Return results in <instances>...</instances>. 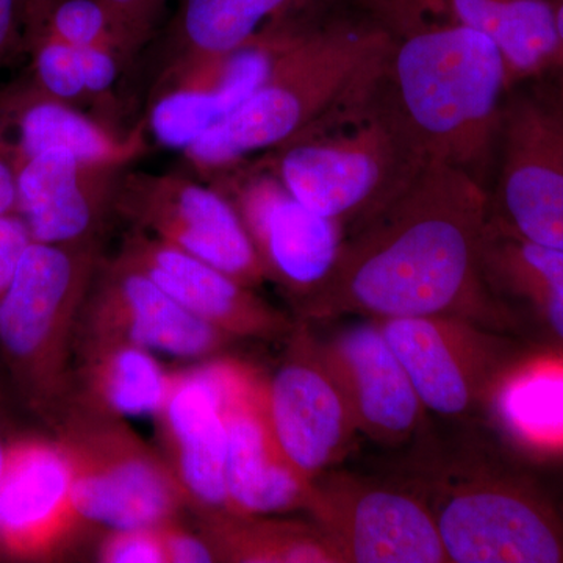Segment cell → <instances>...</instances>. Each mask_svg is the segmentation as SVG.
Instances as JSON below:
<instances>
[{
  "mask_svg": "<svg viewBox=\"0 0 563 563\" xmlns=\"http://www.w3.org/2000/svg\"><path fill=\"white\" fill-rule=\"evenodd\" d=\"M448 13L501 51L510 85L542 73L555 51L551 0H443Z\"/></svg>",
  "mask_w": 563,
  "mask_h": 563,
  "instance_id": "27",
  "label": "cell"
},
{
  "mask_svg": "<svg viewBox=\"0 0 563 563\" xmlns=\"http://www.w3.org/2000/svg\"><path fill=\"white\" fill-rule=\"evenodd\" d=\"M77 51L84 69L88 107L95 110L99 121L118 131L117 114L120 103L117 98V84L128 63L120 52L110 47H85Z\"/></svg>",
  "mask_w": 563,
  "mask_h": 563,
  "instance_id": "31",
  "label": "cell"
},
{
  "mask_svg": "<svg viewBox=\"0 0 563 563\" xmlns=\"http://www.w3.org/2000/svg\"><path fill=\"white\" fill-rule=\"evenodd\" d=\"M231 336L188 312L147 274L114 257L102 261L81 309L76 342L129 343L152 352L210 361Z\"/></svg>",
  "mask_w": 563,
  "mask_h": 563,
  "instance_id": "15",
  "label": "cell"
},
{
  "mask_svg": "<svg viewBox=\"0 0 563 563\" xmlns=\"http://www.w3.org/2000/svg\"><path fill=\"white\" fill-rule=\"evenodd\" d=\"M10 443L7 442L2 431H0V490H2L3 473H5L7 455H9Z\"/></svg>",
  "mask_w": 563,
  "mask_h": 563,
  "instance_id": "41",
  "label": "cell"
},
{
  "mask_svg": "<svg viewBox=\"0 0 563 563\" xmlns=\"http://www.w3.org/2000/svg\"><path fill=\"white\" fill-rule=\"evenodd\" d=\"M51 421L68 454L81 525L157 528L187 507L162 454L125 418L68 396Z\"/></svg>",
  "mask_w": 563,
  "mask_h": 563,
  "instance_id": "6",
  "label": "cell"
},
{
  "mask_svg": "<svg viewBox=\"0 0 563 563\" xmlns=\"http://www.w3.org/2000/svg\"><path fill=\"white\" fill-rule=\"evenodd\" d=\"M393 36L374 13L358 14L292 44L228 120L187 147L203 179L284 146L384 79Z\"/></svg>",
  "mask_w": 563,
  "mask_h": 563,
  "instance_id": "3",
  "label": "cell"
},
{
  "mask_svg": "<svg viewBox=\"0 0 563 563\" xmlns=\"http://www.w3.org/2000/svg\"><path fill=\"white\" fill-rule=\"evenodd\" d=\"M32 242L27 224L20 214H0V296L9 287L22 255Z\"/></svg>",
  "mask_w": 563,
  "mask_h": 563,
  "instance_id": "36",
  "label": "cell"
},
{
  "mask_svg": "<svg viewBox=\"0 0 563 563\" xmlns=\"http://www.w3.org/2000/svg\"><path fill=\"white\" fill-rule=\"evenodd\" d=\"M74 350L79 369L68 396L121 418L155 417L162 409L173 374L154 352L129 343H84Z\"/></svg>",
  "mask_w": 563,
  "mask_h": 563,
  "instance_id": "25",
  "label": "cell"
},
{
  "mask_svg": "<svg viewBox=\"0 0 563 563\" xmlns=\"http://www.w3.org/2000/svg\"><path fill=\"white\" fill-rule=\"evenodd\" d=\"M432 0H373L374 9L379 13H396L415 7H422Z\"/></svg>",
  "mask_w": 563,
  "mask_h": 563,
  "instance_id": "40",
  "label": "cell"
},
{
  "mask_svg": "<svg viewBox=\"0 0 563 563\" xmlns=\"http://www.w3.org/2000/svg\"><path fill=\"white\" fill-rule=\"evenodd\" d=\"M225 512L272 515L306 509L312 481L285 461L265 410V377L225 358Z\"/></svg>",
  "mask_w": 563,
  "mask_h": 563,
  "instance_id": "17",
  "label": "cell"
},
{
  "mask_svg": "<svg viewBox=\"0 0 563 563\" xmlns=\"http://www.w3.org/2000/svg\"><path fill=\"white\" fill-rule=\"evenodd\" d=\"M139 55L157 36L165 0H99Z\"/></svg>",
  "mask_w": 563,
  "mask_h": 563,
  "instance_id": "33",
  "label": "cell"
},
{
  "mask_svg": "<svg viewBox=\"0 0 563 563\" xmlns=\"http://www.w3.org/2000/svg\"><path fill=\"white\" fill-rule=\"evenodd\" d=\"M131 166L85 162L63 152H43L20 163L16 213L33 242L99 243L118 188Z\"/></svg>",
  "mask_w": 563,
  "mask_h": 563,
  "instance_id": "20",
  "label": "cell"
},
{
  "mask_svg": "<svg viewBox=\"0 0 563 563\" xmlns=\"http://www.w3.org/2000/svg\"><path fill=\"white\" fill-rule=\"evenodd\" d=\"M199 525L217 562L340 563L331 540L313 521L217 512L199 515Z\"/></svg>",
  "mask_w": 563,
  "mask_h": 563,
  "instance_id": "28",
  "label": "cell"
},
{
  "mask_svg": "<svg viewBox=\"0 0 563 563\" xmlns=\"http://www.w3.org/2000/svg\"><path fill=\"white\" fill-rule=\"evenodd\" d=\"M492 179V220L563 251L562 70L548 68L507 88Z\"/></svg>",
  "mask_w": 563,
  "mask_h": 563,
  "instance_id": "7",
  "label": "cell"
},
{
  "mask_svg": "<svg viewBox=\"0 0 563 563\" xmlns=\"http://www.w3.org/2000/svg\"><path fill=\"white\" fill-rule=\"evenodd\" d=\"M203 180L235 207L265 279L285 292L298 313L335 268L344 242L342 225L303 206L252 158Z\"/></svg>",
  "mask_w": 563,
  "mask_h": 563,
  "instance_id": "9",
  "label": "cell"
},
{
  "mask_svg": "<svg viewBox=\"0 0 563 563\" xmlns=\"http://www.w3.org/2000/svg\"><path fill=\"white\" fill-rule=\"evenodd\" d=\"M225 358H210L173 374L168 396L155 415L162 457L185 506L196 514L225 512Z\"/></svg>",
  "mask_w": 563,
  "mask_h": 563,
  "instance_id": "16",
  "label": "cell"
},
{
  "mask_svg": "<svg viewBox=\"0 0 563 563\" xmlns=\"http://www.w3.org/2000/svg\"><path fill=\"white\" fill-rule=\"evenodd\" d=\"M424 410L462 418L490 406L504 374L523 352L507 333L459 317L376 321Z\"/></svg>",
  "mask_w": 563,
  "mask_h": 563,
  "instance_id": "10",
  "label": "cell"
},
{
  "mask_svg": "<svg viewBox=\"0 0 563 563\" xmlns=\"http://www.w3.org/2000/svg\"><path fill=\"white\" fill-rule=\"evenodd\" d=\"M43 33L76 49L110 47L120 52L128 65L136 57L120 25L99 0H54Z\"/></svg>",
  "mask_w": 563,
  "mask_h": 563,
  "instance_id": "29",
  "label": "cell"
},
{
  "mask_svg": "<svg viewBox=\"0 0 563 563\" xmlns=\"http://www.w3.org/2000/svg\"><path fill=\"white\" fill-rule=\"evenodd\" d=\"M114 211L136 231L209 263L247 287L266 280L242 218L207 180L129 168L122 174Z\"/></svg>",
  "mask_w": 563,
  "mask_h": 563,
  "instance_id": "11",
  "label": "cell"
},
{
  "mask_svg": "<svg viewBox=\"0 0 563 563\" xmlns=\"http://www.w3.org/2000/svg\"><path fill=\"white\" fill-rule=\"evenodd\" d=\"M20 163L43 152H63L85 162L131 166L147 151L143 122L121 133L79 107L57 101L24 80L7 85Z\"/></svg>",
  "mask_w": 563,
  "mask_h": 563,
  "instance_id": "23",
  "label": "cell"
},
{
  "mask_svg": "<svg viewBox=\"0 0 563 563\" xmlns=\"http://www.w3.org/2000/svg\"><path fill=\"white\" fill-rule=\"evenodd\" d=\"M24 52L21 0H0V66Z\"/></svg>",
  "mask_w": 563,
  "mask_h": 563,
  "instance_id": "37",
  "label": "cell"
},
{
  "mask_svg": "<svg viewBox=\"0 0 563 563\" xmlns=\"http://www.w3.org/2000/svg\"><path fill=\"white\" fill-rule=\"evenodd\" d=\"M483 262L492 295L518 329L531 320L563 351V251L521 239L490 218Z\"/></svg>",
  "mask_w": 563,
  "mask_h": 563,
  "instance_id": "24",
  "label": "cell"
},
{
  "mask_svg": "<svg viewBox=\"0 0 563 563\" xmlns=\"http://www.w3.org/2000/svg\"><path fill=\"white\" fill-rule=\"evenodd\" d=\"M346 233L395 201L429 161L384 79L312 131L252 157Z\"/></svg>",
  "mask_w": 563,
  "mask_h": 563,
  "instance_id": "4",
  "label": "cell"
},
{
  "mask_svg": "<svg viewBox=\"0 0 563 563\" xmlns=\"http://www.w3.org/2000/svg\"><path fill=\"white\" fill-rule=\"evenodd\" d=\"M340 563H448L422 496L343 473L312 481L306 506Z\"/></svg>",
  "mask_w": 563,
  "mask_h": 563,
  "instance_id": "12",
  "label": "cell"
},
{
  "mask_svg": "<svg viewBox=\"0 0 563 563\" xmlns=\"http://www.w3.org/2000/svg\"><path fill=\"white\" fill-rule=\"evenodd\" d=\"M103 563H166L157 528L109 529L98 547Z\"/></svg>",
  "mask_w": 563,
  "mask_h": 563,
  "instance_id": "32",
  "label": "cell"
},
{
  "mask_svg": "<svg viewBox=\"0 0 563 563\" xmlns=\"http://www.w3.org/2000/svg\"><path fill=\"white\" fill-rule=\"evenodd\" d=\"M102 261L99 243L32 242L0 296V351L24 398L49 420L73 387L77 324Z\"/></svg>",
  "mask_w": 563,
  "mask_h": 563,
  "instance_id": "5",
  "label": "cell"
},
{
  "mask_svg": "<svg viewBox=\"0 0 563 563\" xmlns=\"http://www.w3.org/2000/svg\"><path fill=\"white\" fill-rule=\"evenodd\" d=\"M18 172L20 157L7 90L3 87L0 88V214L16 213Z\"/></svg>",
  "mask_w": 563,
  "mask_h": 563,
  "instance_id": "34",
  "label": "cell"
},
{
  "mask_svg": "<svg viewBox=\"0 0 563 563\" xmlns=\"http://www.w3.org/2000/svg\"><path fill=\"white\" fill-rule=\"evenodd\" d=\"M318 350L342 388L358 432L396 444L417 431L424 407L376 321L346 325L318 342Z\"/></svg>",
  "mask_w": 563,
  "mask_h": 563,
  "instance_id": "21",
  "label": "cell"
},
{
  "mask_svg": "<svg viewBox=\"0 0 563 563\" xmlns=\"http://www.w3.org/2000/svg\"><path fill=\"white\" fill-rule=\"evenodd\" d=\"M488 188L429 162L401 196L346 233L335 268L298 320L459 317L518 331L484 276Z\"/></svg>",
  "mask_w": 563,
  "mask_h": 563,
  "instance_id": "1",
  "label": "cell"
},
{
  "mask_svg": "<svg viewBox=\"0 0 563 563\" xmlns=\"http://www.w3.org/2000/svg\"><path fill=\"white\" fill-rule=\"evenodd\" d=\"M422 496L448 563H563V517L512 474H451Z\"/></svg>",
  "mask_w": 563,
  "mask_h": 563,
  "instance_id": "8",
  "label": "cell"
},
{
  "mask_svg": "<svg viewBox=\"0 0 563 563\" xmlns=\"http://www.w3.org/2000/svg\"><path fill=\"white\" fill-rule=\"evenodd\" d=\"M385 85L429 162L487 187L507 80L501 51L444 5L391 29Z\"/></svg>",
  "mask_w": 563,
  "mask_h": 563,
  "instance_id": "2",
  "label": "cell"
},
{
  "mask_svg": "<svg viewBox=\"0 0 563 563\" xmlns=\"http://www.w3.org/2000/svg\"><path fill=\"white\" fill-rule=\"evenodd\" d=\"M512 442L537 455L563 454V351L521 354L490 406Z\"/></svg>",
  "mask_w": 563,
  "mask_h": 563,
  "instance_id": "26",
  "label": "cell"
},
{
  "mask_svg": "<svg viewBox=\"0 0 563 563\" xmlns=\"http://www.w3.org/2000/svg\"><path fill=\"white\" fill-rule=\"evenodd\" d=\"M277 54L242 47L166 70L152 80L144 129L162 146L184 152L261 87Z\"/></svg>",
  "mask_w": 563,
  "mask_h": 563,
  "instance_id": "19",
  "label": "cell"
},
{
  "mask_svg": "<svg viewBox=\"0 0 563 563\" xmlns=\"http://www.w3.org/2000/svg\"><path fill=\"white\" fill-rule=\"evenodd\" d=\"M166 563L217 562L213 548L201 532H191L180 523L179 517L157 526Z\"/></svg>",
  "mask_w": 563,
  "mask_h": 563,
  "instance_id": "35",
  "label": "cell"
},
{
  "mask_svg": "<svg viewBox=\"0 0 563 563\" xmlns=\"http://www.w3.org/2000/svg\"><path fill=\"white\" fill-rule=\"evenodd\" d=\"M79 526L73 470L60 442L10 443L0 490V551L44 558L68 542Z\"/></svg>",
  "mask_w": 563,
  "mask_h": 563,
  "instance_id": "22",
  "label": "cell"
},
{
  "mask_svg": "<svg viewBox=\"0 0 563 563\" xmlns=\"http://www.w3.org/2000/svg\"><path fill=\"white\" fill-rule=\"evenodd\" d=\"M29 54L32 55V69L27 79L36 90L81 110L88 107L84 69L76 47L43 33Z\"/></svg>",
  "mask_w": 563,
  "mask_h": 563,
  "instance_id": "30",
  "label": "cell"
},
{
  "mask_svg": "<svg viewBox=\"0 0 563 563\" xmlns=\"http://www.w3.org/2000/svg\"><path fill=\"white\" fill-rule=\"evenodd\" d=\"M365 13H374L373 0H179L165 31L155 36L152 79L177 66L242 47L282 52Z\"/></svg>",
  "mask_w": 563,
  "mask_h": 563,
  "instance_id": "13",
  "label": "cell"
},
{
  "mask_svg": "<svg viewBox=\"0 0 563 563\" xmlns=\"http://www.w3.org/2000/svg\"><path fill=\"white\" fill-rule=\"evenodd\" d=\"M288 344L284 362L265 377L266 418L285 461L313 481L347 453L358 431L306 322H296Z\"/></svg>",
  "mask_w": 563,
  "mask_h": 563,
  "instance_id": "14",
  "label": "cell"
},
{
  "mask_svg": "<svg viewBox=\"0 0 563 563\" xmlns=\"http://www.w3.org/2000/svg\"><path fill=\"white\" fill-rule=\"evenodd\" d=\"M54 0H21L22 32L25 49H31L46 25Z\"/></svg>",
  "mask_w": 563,
  "mask_h": 563,
  "instance_id": "38",
  "label": "cell"
},
{
  "mask_svg": "<svg viewBox=\"0 0 563 563\" xmlns=\"http://www.w3.org/2000/svg\"><path fill=\"white\" fill-rule=\"evenodd\" d=\"M151 277L184 309L232 340H280L295 331L282 310L209 263L133 229L117 255Z\"/></svg>",
  "mask_w": 563,
  "mask_h": 563,
  "instance_id": "18",
  "label": "cell"
},
{
  "mask_svg": "<svg viewBox=\"0 0 563 563\" xmlns=\"http://www.w3.org/2000/svg\"><path fill=\"white\" fill-rule=\"evenodd\" d=\"M551 2H553L555 38H558V44H555L553 60H551L548 68L562 70L563 73V0H551Z\"/></svg>",
  "mask_w": 563,
  "mask_h": 563,
  "instance_id": "39",
  "label": "cell"
}]
</instances>
